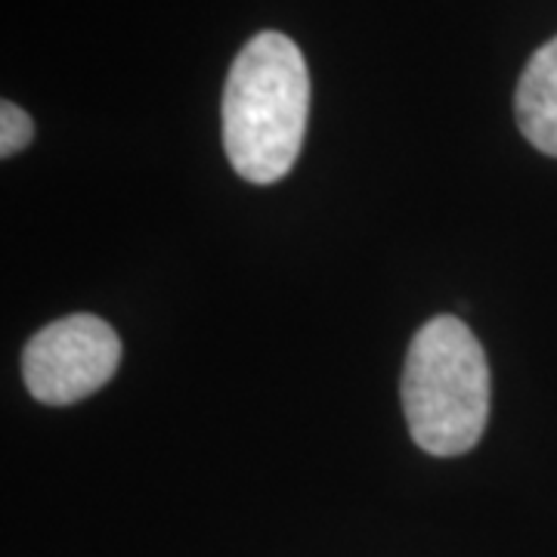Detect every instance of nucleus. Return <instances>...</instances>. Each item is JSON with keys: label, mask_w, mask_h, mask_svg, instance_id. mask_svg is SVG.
<instances>
[{"label": "nucleus", "mask_w": 557, "mask_h": 557, "mask_svg": "<svg viewBox=\"0 0 557 557\" xmlns=\"http://www.w3.org/2000/svg\"><path fill=\"white\" fill-rule=\"evenodd\" d=\"M223 149L248 183H276L300 156L310 115V72L298 44L260 32L239 50L223 87Z\"/></svg>", "instance_id": "1"}, {"label": "nucleus", "mask_w": 557, "mask_h": 557, "mask_svg": "<svg viewBox=\"0 0 557 557\" xmlns=\"http://www.w3.org/2000/svg\"><path fill=\"white\" fill-rule=\"evenodd\" d=\"M403 412L424 453H471L490 418V366L474 332L456 317H437L416 332L403 369Z\"/></svg>", "instance_id": "2"}, {"label": "nucleus", "mask_w": 557, "mask_h": 557, "mask_svg": "<svg viewBox=\"0 0 557 557\" xmlns=\"http://www.w3.org/2000/svg\"><path fill=\"white\" fill-rule=\"evenodd\" d=\"M121 341L100 317L75 313L40 329L22 350L28 394L47 406H69L97 394L119 372Z\"/></svg>", "instance_id": "3"}, {"label": "nucleus", "mask_w": 557, "mask_h": 557, "mask_svg": "<svg viewBox=\"0 0 557 557\" xmlns=\"http://www.w3.org/2000/svg\"><path fill=\"white\" fill-rule=\"evenodd\" d=\"M515 115L520 134L539 152L557 159V38L539 47L527 62L515 94Z\"/></svg>", "instance_id": "4"}, {"label": "nucleus", "mask_w": 557, "mask_h": 557, "mask_svg": "<svg viewBox=\"0 0 557 557\" xmlns=\"http://www.w3.org/2000/svg\"><path fill=\"white\" fill-rule=\"evenodd\" d=\"M32 139H35V121L28 119V112L20 109L16 102L3 100L0 106V156L3 159L16 156Z\"/></svg>", "instance_id": "5"}]
</instances>
